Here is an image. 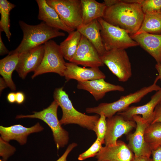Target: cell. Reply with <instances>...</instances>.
<instances>
[{"label":"cell","mask_w":161,"mask_h":161,"mask_svg":"<svg viewBox=\"0 0 161 161\" xmlns=\"http://www.w3.org/2000/svg\"><path fill=\"white\" fill-rule=\"evenodd\" d=\"M159 79L160 77L158 75L151 85L143 87L134 93L122 96L116 101L110 103H101L96 107L87 108L86 112L87 113H94L99 115L102 113L106 118L110 117L116 113L125 110L131 104L140 102L149 93L160 89L161 87L157 84Z\"/></svg>","instance_id":"277c9868"},{"label":"cell","mask_w":161,"mask_h":161,"mask_svg":"<svg viewBox=\"0 0 161 161\" xmlns=\"http://www.w3.org/2000/svg\"><path fill=\"white\" fill-rule=\"evenodd\" d=\"M59 106L58 103L54 100L48 107L42 111L33 112L32 114L17 115L16 118H36L43 121L50 128L58 150L60 148H63L66 145L69 139L68 132L62 127L58 118L57 110Z\"/></svg>","instance_id":"5b68a950"},{"label":"cell","mask_w":161,"mask_h":161,"mask_svg":"<svg viewBox=\"0 0 161 161\" xmlns=\"http://www.w3.org/2000/svg\"><path fill=\"white\" fill-rule=\"evenodd\" d=\"M1 32L0 31V55H3L7 54H9L10 52L6 47L3 42L1 36Z\"/></svg>","instance_id":"e575fe53"},{"label":"cell","mask_w":161,"mask_h":161,"mask_svg":"<svg viewBox=\"0 0 161 161\" xmlns=\"http://www.w3.org/2000/svg\"><path fill=\"white\" fill-rule=\"evenodd\" d=\"M69 34L68 37L60 43V47L64 58L70 62L77 50L82 35L77 30Z\"/></svg>","instance_id":"d4e9b609"},{"label":"cell","mask_w":161,"mask_h":161,"mask_svg":"<svg viewBox=\"0 0 161 161\" xmlns=\"http://www.w3.org/2000/svg\"><path fill=\"white\" fill-rule=\"evenodd\" d=\"M77 87L78 89L89 92L96 101L102 99L108 92L112 91L123 92L125 90L123 87L106 82L103 78L78 82Z\"/></svg>","instance_id":"ac0fdd59"},{"label":"cell","mask_w":161,"mask_h":161,"mask_svg":"<svg viewBox=\"0 0 161 161\" xmlns=\"http://www.w3.org/2000/svg\"><path fill=\"white\" fill-rule=\"evenodd\" d=\"M153 161H161V146L151 150Z\"/></svg>","instance_id":"836d02e7"},{"label":"cell","mask_w":161,"mask_h":161,"mask_svg":"<svg viewBox=\"0 0 161 161\" xmlns=\"http://www.w3.org/2000/svg\"><path fill=\"white\" fill-rule=\"evenodd\" d=\"M145 139L151 150L161 146V123H152L146 128Z\"/></svg>","instance_id":"4316f807"},{"label":"cell","mask_w":161,"mask_h":161,"mask_svg":"<svg viewBox=\"0 0 161 161\" xmlns=\"http://www.w3.org/2000/svg\"><path fill=\"white\" fill-rule=\"evenodd\" d=\"M19 54H9L0 60V74L8 87L15 91L16 87L12 79V74L15 70L19 59Z\"/></svg>","instance_id":"603a6c76"},{"label":"cell","mask_w":161,"mask_h":161,"mask_svg":"<svg viewBox=\"0 0 161 161\" xmlns=\"http://www.w3.org/2000/svg\"><path fill=\"white\" fill-rule=\"evenodd\" d=\"M119 3L107 7L103 18L108 23L126 31L130 35L140 29L145 14L137 0H119Z\"/></svg>","instance_id":"6da1fadb"},{"label":"cell","mask_w":161,"mask_h":161,"mask_svg":"<svg viewBox=\"0 0 161 161\" xmlns=\"http://www.w3.org/2000/svg\"><path fill=\"white\" fill-rule=\"evenodd\" d=\"M140 4L144 14L159 13L161 10V0H141Z\"/></svg>","instance_id":"83f0119b"},{"label":"cell","mask_w":161,"mask_h":161,"mask_svg":"<svg viewBox=\"0 0 161 161\" xmlns=\"http://www.w3.org/2000/svg\"><path fill=\"white\" fill-rule=\"evenodd\" d=\"M107 129L105 138V146H114L117 139L123 134L129 133L137 126L133 120H126L117 114L106 118Z\"/></svg>","instance_id":"8fae6325"},{"label":"cell","mask_w":161,"mask_h":161,"mask_svg":"<svg viewBox=\"0 0 161 161\" xmlns=\"http://www.w3.org/2000/svg\"><path fill=\"white\" fill-rule=\"evenodd\" d=\"M16 151L15 147L0 137V156L2 157L3 161H7Z\"/></svg>","instance_id":"4dcf8cb0"},{"label":"cell","mask_w":161,"mask_h":161,"mask_svg":"<svg viewBox=\"0 0 161 161\" xmlns=\"http://www.w3.org/2000/svg\"><path fill=\"white\" fill-rule=\"evenodd\" d=\"M144 33L161 35V13L160 12L145 14L140 29L134 35Z\"/></svg>","instance_id":"cb8c5ba5"},{"label":"cell","mask_w":161,"mask_h":161,"mask_svg":"<svg viewBox=\"0 0 161 161\" xmlns=\"http://www.w3.org/2000/svg\"><path fill=\"white\" fill-rule=\"evenodd\" d=\"M134 156L124 142L117 140L115 146L103 147L95 158L99 161H131Z\"/></svg>","instance_id":"e0dca14e"},{"label":"cell","mask_w":161,"mask_h":161,"mask_svg":"<svg viewBox=\"0 0 161 161\" xmlns=\"http://www.w3.org/2000/svg\"><path fill=\"white\" fill-rule=\"evenodd\" d=\"M8 101L10 103L16 102V93L11 92L8 94L7 97Z\"/></svg>","instance_id":"8d00e7d4"},{"label":"cell","mask_w":161,"mask_h":161,"mask_svg":"<svg viewBox=\"0 0 161 161\" xmlns=\"http://www.w3.org/2000/svg\"><path fill=\"white\" fill-rule=\"evenodd\" d=\"M44 50L40 64L34 72L32 79L38 75L47 73H55L64 76L66 63L61 52L60 45L50 40L44 44Z\"/></svg>","instance_id":"52a82bcc"},{"label":"cell","mask_w":161,"mask_h":161,"mask_svg":"<svg viewBox=\"0 0 161 161\" xmlns=\"http://www.w3.org/2000/svg\"><path fill=\"white\" fill-rule=\"evenodd\" d=\"M19 24L23 32V38L19 46L10 51V54H19L44 44L52 38L65 35L64 33L49 26L43 21L31 25L20 20Z\"/></svg>","instance_id":"7a4b0ae2"},{"label":"cell","mask_w":161,"mask_h":161,"mask_svg":"<svg viewBox=\"0 0 161 161\" xmlns=\"http://www.w3.org/2000/svg\"><path fill=\"white\" fill-rule=\"evenodd\" d=\"M155 68L158 73L160 79L161 81V64L157 63L155 65Z\"/></svg>","instance_id":"ab89813d"},{"label":"cell","mask_w":161,"mask_h":161,"mask_svg":"<svg viewBox=\"0 0 161 161\" xmlns=\"http://www.w3.org/2000/svg\"><path fill=\"white\" fill-rule=\"evenodd\" d=\"M102 144L99 140L97 138L95 142L88 149L79 155L78 160L82 161L96 156L102 149L103 147Z\"/></svg>","instance_id":"f546056e"},{"label":"cell","mask_w":161,"mask_h":161,"mask_svg":"<svg viewBox=\"0 0 161 161\" xmlns=\"http://www.w3.org/2000/svg\"><path fill=\"white\" fill-rule=\"evenodd\" d=\"M68 27L75 30L82 24L81 0H46Z\"/></svg>","instance_id":"9c48e42d"},{"label":"cell","mask_w":161,"mask_h":161,"mask_svg":"<svg viewBox=\"0 0 161 161\" xmlns=\"http://www.w3.org/2000/svg\"><path fill=\"white\" fill-rule=\"evenodd\" d=\"M53 98L61 109L62 116L59 120L61 124H76L94 131L100 115H89L77 111L74 107L68 95L63 87L56 88Z\"/></svg>","instance_id":"3957f363"},{"label":"cell","mask_w":161,"mask_h":161,"mask_svg":"<svg viewBox=\"0 0 161 161\" xmlns=\"http://www.w3.org/2000/svg\"><path fill=\"white\" fill-rule=\"evenodd\" d=\"M161 102V89L156 91L147 103L141 106H129L125 110L117 113L126 120H133L135 115H142V117L149 124L153 120L154 111L156 106Z\"/></svg>","instance_id":"5bb4252c"},{"label":"cell","mask_w":161,"mask_h":161,"mask_svg":"<svg viewBox=\"0 0 161 161\" xmlns=\"http://www.w3.org/2000/svg\"><path fill=\"white\" fill-rule=\"evenodd\" d=\"M44 50V44L19 54L15 70L21 78L25 79L28 73L34 72L38 68L42 61Z\"/></svg>","instance_id":"4fadbf2b"},{"label":"cell","mask_w":161,"mask_h":161,"mask_svg":"<svg viewBox=\"0 0 161 161\" xmlns=\"http://www.w3.org/2000/svg\"><path fill=\"white\" fill-rule=\"evenodd\" d=\"M160 13H161V10H160Z\"/></svg>","instance_id":"b9f144b4"},{"label":"cell","mask_w":161,"mask_h":161,"mask_svg":"<svg viewBox=\"0 0 161 161\" xmlns=\"http://www.w3.org/2000/svg\"><path fill=\"white\" fill-rule=\"evenodd\" d=\"M64 76L66 81L75 79L83 82L99 79H105V74L99 67H82L72 62H66Z\"/></svg>","instance_id":"2e32d148"},{"label":"cell","mask_w":161,"mask_h":161,"mask_svg":"<svg viewBox=\"0 0 161 161\" xmlns=\"http://www.w3.org/2000/svg\"><path fill=\"white\" fill-rule=\"evenodd\" d=\"M16 7L7 0H0V31L4 32L8 41H10L11 33L10 31V12Z\"/></svg>","instance_id":"484cf974"},{"label":"cell","mask_w":161,"mask_h":161,"mask_svg":"<svg viewBox=\"0 0 161 161\" xmlns=\"http://www.w3.org/2000/svg\"><path fill=\"white\" fill-rule=\"evenodd\" d=\"M44 128L38 122L30 127H26L20 124L9 127L0 126L1 137L9 142L12 140L17 141L21 145L26 143L27 137L30 134L42 131Z\"/></svg>","instance_id":"9a60e30c"},{"label":"cell","mask_w":161,"mask_h":161,"mask_svg":"<svg viewBox=\"0 0 161 161\" xmlns=\"http://www.w3.org/2000/svg\"><path fill=\"white\" fill-rule=\"evenodd\" d=\"M161 123V102L156 106L154 111V118L152 123Z\"/></svg>","instance_id":"1f68e13d"},{"label":"cell","mask_w":161,"mask_h":161,"mask_svg":"<svg viewBox=\"0 0 161 161\" xmlns=\"http://www.w3.org/2000/svg\"><path fill=\"white\" fill-rule=\"evenodd\" d=\"M82 24H88L103 16L107 7L104 3L95 0H81Z\"/></svg>","instance_id":"7402d4cb"},{"label":"cell","mask_w":161,"mask_h":161,"mask_svg":"<svg viewBox=\"0 0 161 161\" xmlns=\"http://www.w3.org/2000/svg\"><path fill=\"white\" fill-rule=\"evenodd\" d=\"M132 119L135 122L137 126L134 132L127 136V145L134 156L150 157L151 150L144 138L145 131L150 124L139 115L134 116Z\"/></svg>","instance_id":"30bf717a"},{"label":"cell","mask_w":161,"mask_h":161,"mask_svg":"<svg viewBox=\"0 0 161 161\" xmlns=\"http://www.w3.org/2000/svg\"><path fill=\"white\" fill-rule=\"evenodd\" d=\"M38 7V19L47 25L69 34L75 30L67 26L60 19L55 10L49 5L46 0H36Z\"/></svg>","instance_id":"d6986e66"},{"label":"cell","mask_w":161,"mask_h":161,"mask_svg":"<svg viewBox=\"0 0 161 161\" xmlns=\"http://www.w3.org/2000/svg\"><path fill=\"white\" fill-rule=\"evenodd\" d=\"M131 161H153L150 157L144 156L136 157L134 156Z\"/></svg>","instance_id":"74e56055"},{"label":"cell","mask_w":161,"mask_h":161,"mask_svg":"<svg viewBox=\"0 0 161 161\" xmlns=\"http://www.w3.org/2000/svg\"><path fill=\"white\" fill-rule=\"evenodd\" d=\"M0 161H2V160H1V159H0Z\"/></svg>","instance_id":"60d3db41"},{"label":"cell","mask_w":161,"mask_h":161,"mask_svg":"<svg viewBox=\"0 0 161 161\" xmlns=\"http://www.w3.org/2000/svg\"><path fill=\"white\" fill-rule=\"evenodd\" d=\"M97 161H98V160H97Z\"/></svg>","instance_id":"7bdbcfd3"},{"label":"cell","mask_w":161,"mask_h":161,"mask_svg":"<svg viewBox=\"0 0 161 161\" xmlns=\"http://www.w3.org/2000/svg\"><path fill=\"white\" fill-rule=\"evenodd\" d=\"M100 57L104 65L119 81L126 82L131 77V64L125 49H114L106 51Z\"/></svg>","instance_id":"ba28073f"},{"label":"cell","mask_w":161,"mask_h":161,"mask_svg":"<svg viewBox=\"0 0 161 161\" xmlns=\"http://www.w3.org/2000/svg\"><path fill=\"white\" fill-rule=\"evenodd\" d=\"M130 36L154 59L157 64H161V35L144 33Z\"/></svg>","instance_id":"ffe728a7"},{"label":"cell","mask_w":161,"mask_h":161,"mask_svg":"<svg viewBox=\"0 0 161 161\" xmlns=\"http://www.w3.org/2000/svg\"><path fill=\"white\" fill-rule=\"evenodd\" d=\"M101 26L97 19L89 23L82 24L76 30L91 43L101 57L106 51L103 42L101 34Z\"/></svg>","instance_id":"44dd1931"},{"label":"cell","mask_w":161,"mask_h":161,"mask_svg":"<svg viewBox=\"0 0 161 161\" xmlns=\"http://www.w3.org/2000/svg\"><path fill=\"white\" fill-rule=\"evenodd\" d=\"M7 85L3 78H0V94L2 91L5 88L7 87Z\"/></svg>","instance_id":"f35d334b"},{"label":"cell","mask_w":161,"mask_h":161,"mask_svg":"<svg viewBox=\"0 0 161 161\" xmlns=\"http://www.w3.org/2000/svg\"><path fill=\"white\" fill-rule=\"evenodd\" d=\"M69 62L85 67H99L104 65L95 48L82 35L77 50Z\"/></svg>","instance_id":"7c38bea8"},{"label":"cell","mask_w":161,"mask_h":161,"mask_svg":"<svg viewBox=\"0 0 161 161\" xmlns=\"http://www.w3.org/2000/svg\"><path fill=\"white\" fill-rule=\"evenodd\" d=\"M77 145V144L75 143L69 144L63 154L56 161H67L66 159L69 154Z\"/></svg>","instance_id":"d6a6232c"},{"label":"cell","mask_w":161,"mask_h":161,"mask_svg":"<svg viewBox=\"0 0 161 161\" xmlns=\"http://www.w3.org/2000/svg\"><path fill=\"white\" fill-rule=\"evenodd\" d=\"M97 19L101 26V35L106 51L114 49H125L139 46L124 30L108 23L102 18Z\"/></svg>","instance_id":"8992f818"},{"label":"cell","mask_w":161,"mask_h":161,"mask_svg":"<svg viewBox=\"0 0 161 161\" xmlns=\"http://www.w3.org/2000/svg\"><path fill=\"white\" fill-rule=\"evenodd\" d=\"M94 131L97 138L102 144H104L105 138L107 129L106 117L103 113L100 115Z\"/></svg>","instance_id":"f1b7e54d"},{"label":"cell","mask_w":161,"mask_h":161,"mask_svg":"<svg viewBox=\"0 0 161 161\" xmlns=\"http://www.w3.org/2000/svg\"><path fill=\"white\" fill-rule=\"evenodd\" d=\"M16 102L20 104L22 103L25 100V95L23 92H18L16 93Z\"/></svg>","instance_id":"d590c367"}]
</instances>
